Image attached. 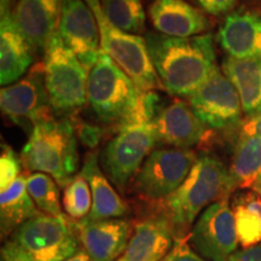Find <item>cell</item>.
Masks as SVG:
<instances>
[{"mask_svg": "<svg viewBox=\"0 0 261 261\" xmlns=\"http://www.w3.org/2000/svg\"><path fill=\"white\" fill-rule=\"evenodd\" d=\"M64 261H91V259H90V256L84 252V250H81V252L75 254L74 256H71V257H69V259L64 260Z\"/></svg>", "mask_w": 261, "mask_h": 261, "instance_id": "cell-36", "label": "cell"}, {"mask_svg": "<svg viewBox=\"0 0 261 261\" xmlns=\"http://www.w3.org/2000/svg\"><path fill=\"white\" fill-rule=\"evenodd\" d=\"M74 125L76 135L79 136L81 143L87 148L94 149L99 144L100 140L103 139L104 129L100 128L99 126L90 125V123L84 121H79L74 123Z\"/></svg>", "mask_w": 261, "mask_h": 261, "instance_id": "cell-31", "label": "cell"}, {"mask_svg": "<svg viewBox=\"0 0 261 261\" xmlns=\"http://www.w3.org/2000/svg\"><path fill=\"white\" fill-rule=\"evenodd\" d=\"M98 22L103 54L125 73L142 91L163 89L156 73L145 38L129 34L110 23L103 14L99 0H86Z\"/></svg>", "mask_w": 261, "mask_h": 261, "instance_id": "cell-6", "label": "cell"}, {"mask_svg": "<svg viewBox=\"0 0 261 261\" xmlns=\"http://www.w3.org/2000/svg\"><path fill=\"white\" fill-rule=\"evenodd\" d=\"M223 73L240 94L244 115L252 117L261 112V60H236L227 57L223 62Z\"/></svg>", "mask_w": 261, "mask_h": 261, "instance_id": "cell-22", "label": "cell"}, {"mask_svg": "<svg viewBox=\"0 0 261 261\" xmlns=\"http://www.w3.org/2000/svg\"><path fill=\"white\" fill-rule=\"evenodd\" d=\"M62 0H18L11 12L16 27L35 51H46L58 31Z\"/></svg>", "mask_w": 261, "mask_h": 261, "instance_id": "cell-16", "label": "cell"}, {"mask_svg": "<svg viewBox=\"0 0 261 261\" xmlns=\"http://www.w3.org/2000/svg\"><path fill=\"white\" fill-rule=\"evenodd\" d=\"M197 2L207 14L219 16L230 12L236 5L237 0H197Z\"/></svg>", "mask_w": 261, "mask_h": 261, "instance_id": "cell-32", "label": "cell"}, {"mask_svg": "<svg viewBox=\"0 0 261 261\" xmlns=\"http://www.w3.org/2000/svg\"><path fill=\"white\" fill-rule=\"evenodd\" d=\"M22 160L9 144H2L0 155V190L5 191L21 175Z\"/></svg>", "mask_w": 261, "mask_h": 261, "instance_id": "cell-29", "label": "cell"}, {"mask_svg": "<svg viewBox=\"0 0 261 261\" xmlns=\"http://www.w3.org/2000/svg\"><path fill=\"white\" fill-rule=\"evenodd\" d=\"M81 250L73 219L40 213L6 238L2 257L6 261H64Z\"/></svg>", "mask_w": 261, "mask_h": 261, "instance_id": "cell-4", "label": "cell"}, {"mask_svg": "<svg viewBox=\"0 0 261 261\" xmlns=\"http://www.w3.org/2000/svg\"><path fill=\"white\" fill-rule=\"evenodd\" d=\"M175 237L162 214L138 220L125 253L117 261H161L174 244Z\"/></svg>", "mask_w": 261, "mask_h": 261, "instance_id": "cell-18", "label": "cell"}, {"mask_svg": "<svg viewBox=\"0 0 261 261\" xmlns=\"http://www.w3.org/2000/svg\"><path fill=\"white\" fill-rule=\"evenodd\" d=\"M228 171L233 190H253L261 182V138L238 137Z\"/></svg>", "mask_w": 261, "mask_h": 261, "instance_id": "cell-24", "label": "cell"}, {"mask_svg": "<svg viewBox=\"0 0 261 261\" xmlns=\"http://www.w3.org/2000/svg\"><path fill=\"white\" fill-rule=\"evenodd\" d=\"M44 71L52 110L71 114L87 103L90 70L64 44L58 33L45 51Z\"/></svg>", "mask_w": 261, "mask_h": 261, "instance_id": "cell-7", "label": "cell"}, {"mask_svg": "<svg viewBox=\"0 0 261 261\" xmlns=\"http://www.w3.org/2000/svg\"><path fill=\"white\" fill-rule=\"evenodd\" d=\"M240 137H257L261 138V112L252 117H248L242 123Z\"/></svg>", "mask_w": 261, "mask_h": 261, "instance_id": "cell-33", "label": "cell"}, {"mask_svg": "<svg viewBox=\"0 0 261 261\" xmlns=\"http://www.w3.org/2000/svg\"><path fill=\"white\" fill-rule=\"evenodd\" d=\"M253 190H254V191H255V192H256V194H257V195H259V196H260V197H261V182H259V184H257V185H255V187H254V189H253Z\"/></svg>", "mask_w": 261, "mask_h": 261, "instance_id": "cell-37", "label": "cell"}, {"mask_svg": "<svg viewBox=\"0 0 261 261\" xmlns=\"http://www.w3.org/2000/svg\"><path fill=\"white\" fill-rule=\"evenodd\" d=\"M40 214L29 195L27 177L21 174L8 190L0 194V231L5 241L16 228Z\"/></svg>", "mask_w": 261, "mask_h": 261, "instance_id": "cell-23", "label": "cell"}, {"mask_svg": "<svg viewBox=\"0 0 261 261\" xmlns=\"http://www.w3.org/2000/svg\"><path fill=\"white\" fill-rule=\"evenodd\" d=\"M2 261H6V260H4V259H3V257H2Z\"/></svg>", "mask_w": 261, "mask_h": 261, "instance_id": "cell-38", "label": "cell"}, {"mask_svg": "<svg viewBox=\"0 0 261 261\" xmlns=\"http://www.w3.org/2000/svg\"><path fill=\"white\" fill-rule=\"evenodd\" d=\"M81 248L91 261H117L125 253L132 236L128 220L115 219L73 220Z\"/></svg>", "mask_w": 261, "mask_h": 261, "instance_id": "cell-14", "label": "cell"}, {"mask_svg": "<svg viewBox=\"0 0 261 261\" xmlns=\"http://www.w3.org/2000/svg\"><path fill=\"white\" fill-rule=\"evenodd\" d=\"M237 237L242 248L261 243V197L254 190L241 191L231 203Z\"/></svg>", "mask_w": 261, "mask_h": 261, "instance_id": "cell-25", "label": "cell"}, {"mask_svg": "<svg viewBox=\"0 0 261 261\" xmlns=\"http://www.w3.org/2000/svg\"><path fill=\"white\" fill-rule=\"evenodd\" d=\"M188 241L204 260H230L237 252L240 242L228 198L215 202L202 212L191 227Z\"/></svg>", "mask_w": 261, "mask_h": 261, "instance_id": "cell-10", "label": "cell"}, {"mask_svg": "<svg viewBox=\"0 0 261 261\" xmlns=\"http://www.w3.org/2000/svg\"><path fill=\"white\" fill-rule=\"evenodd\" d=\"M188 99L191 109L208 128L231 129L242 126L244 113L240 94L219 69Z\"/></svg>", "mask_w": 261, "mask_h": 261, "instance_id": "cell-11", "label": "cell"}, {"mask_svg": "<svg viewBox=\"0 0 261 261\" xmlns=\"http://www.w3.org/2000/svg\"><path fill=\"white\" fill-rule=\"evenodd\" d=\"M149 54L163 89L175 97H190L219 68L211 34L172 38L149 33Z\"/></svg>", "mask_w": 261, "mask_h": 261, "instance_id": "cell-2", "label": "cell"}, {"mask_svg": "<svg viewBox=\"0 0 261 261\" xmlns=\"http://www.w3.org/2000/svg\"><path fill=\"white\" fill-rule=\"evenodd\" d=\"M159 144L154 122L135 123L117 129L100 154L103 172L120 191H125Z\"/></svg>", "mask_w": 261, "mask_h": 261, "instance_id": "cell-8", "label": "cell"}, {"mask_svg": "<svg viewBox=\"0 0 261 261\" xmlns=\"http://www.w3.org/2000/svg\"><path fill=\"white\" fill-rule=\"evenodd\" d=\"M58 35L91 70L103 54L98 22L86 0H62Z\"/></svg>", "mask_w": 261, "mask_h": 261, "instance_id": "cell-13", "label": "cell"}, {"mask_svg": "<svg viewBox=\"0 0 261 261\" xmlns=\"http://www.w3.org/2000/svg\"><path fill=\"white\" fill-rule=\"evenodd\" d=\"M0 108L3 115L14 123L34 127L42 120L51 119L52 108L45 85L44 63H38L27 76L0 91Z\"/></svg>", "mask_w": 261, "mask_h": 261, "instance_id": "cell-12", "label": "cell"}, {"mask_svg": "<svg viewBox=\"0 0 261 261\" xmlns=\"http://www.w3.org/2000/svg\"><path fill=\"white\" fill-rule=\"evenodd\" d=\"M17 2L18 0H0V14H2V17H5V16H8V15H11V12H12L11 8L14 6L15 3H17Z\"/></svg>", "mask_w": 261, "mask_h": 261, "instance_id": "cell-35", "label": "cell"}, {"mask_svg": "<svg viewBox=\"0 0 261 261\" xmlns=\"http://www.w3.org/2000/svg\"><path fill=\"white\" fill-rule=\"evenodd\" d=\"M60 185L46 173H33L27 177L29 195L37 204L38 210L52 217H62L60 200Z\"/></svg>", "mask_w": 261, "mask_h": 261, "instance_id": "cell-27", "label": "cell"}, {"mask_svg": "<svg viewBox=\"0 0 261 261\" xmlns=\"http://www.w3.org/2000/svg\"><path fill=\"white\" fill-rule=\"evenodd\" d=\"M156 31L172 38H191L210 28L203 12L185 0H154L149 9Z\"/></svg>", "mask_w": 261, "mask_h": 261, "instance_id": "cell-19", "label": "cell"}, {"mask_svg": "<svg viewBox=\"0 0 261 261\" xmlns=\"http://www.w3.org/2000/svg\"><path fill=\"white\" fill-rule=\"evenodd\" d=\"M103 14L108 21L129 34L145 31V12L142 0H102Z\"/></svg>", "mask_w": 261, "mask_h": 261, "instance_id": "cell-26", "label": "cell"}, {"mask_svg": "<svg viewBox=\"0 0 261 261\" xmlns=\"http://www.w3.org/2000/svg\"><path fill=\"white\" fill-rule=\"evenodd\" d=\"M34 48L16 27L11 15L0 22V83L9 86L23 75L33 63Z\"/></svg>", "mask_w": 261, "mask_h": 261, "instance_id": "cell-21", "label": "cell"}, {"mask_svg": "<svg viewBox=\"0 0 261 261\" xmlns=\"http://www.w3.org/2000/svg\"><path fill=\"white\" fill-rule=\"evenodd\" d=\"M228 261H261V243L256 246L243 248L232 254Z\"/></svg>", "mask_w": 261, "mask_h": 261, "instance_id": "cell-34", "label": "cell"}, {"mask_svg": "<svg viewBox=\"0 0 261 261\" xmlns=\"http://www.w3.org/2000/svg\"><path fill=\"white\" fill-rule=\"evenodd\" d=\"M161 261H207L192 249L188 237L177 238L172 249Z\"/></svg>", "mask_w": 261, "mask_h": 261, "instance_id": "cell-30", "label": "cell"}, {"mask_svg": "<svg viewBox=\"0 0 261 261\" xmlns=\"http://www.w3.org/2000/svg\"><path fill=\"white\" fill-rule=\"evenodd\" d=\"M21 160L27 172L46 173L61 188L67 187L79 167L74 121L51 117L38 122L22 149Z\"/></svg>", "mask_w": 261, "mask_h": 261, "instance_id": "cell-5", "label": "cell"}, {"mask_svg": "<svg viewBox=\"0 0 261 261\" xmlns=\"http://www.w3.org/2000/svg\"><path fill=\"white\" fill-rule=\"evenodd\" d=\"M197 158L191 149H154L133 179L135 191L144 200L161 202L178 190Z\"/></svg>", "mask_w": 261, "mask_h": 261, "instance_id": "cell-9", "label": "cell"}, {"mask_svg": "<svg viewBox=\"0 0 261 261\" xmlns=\"http://www.w3.org/2000/svg\"><path fill=\"white\" fill-rule=\"evenodd\" d=\"M233 191L226 165L217 156L201 154L178 190L160 202V214L168 220L175 240L185 238L205 208Z\"/></svg>", "mask_w": 261, "mask_h": 261, "instance_id": "cell-3", "label": "cell"}, {"mask_svg": "<svg viewBox=\"0 0 261 261\" xmlns=\"http://www.w3.org/2000/svg\"><path fill=\"white\" fill-rule=\"evenodd\" d=\"M217 40L228 57L261 60V15L249 10L232 12L225 18Z\"/></svg>", "mask_w": 261, "mask_h": 261, "instance_id": "cell-17", "label": "cell"}, {"mask_svg": "<svg viewBox=\"0 0 261 261\" xmlns=\"http://www.w3.org/2000/svg\"><path fill=\"white\" fill-rule=\"evenodd\" d=\"M63 210L73 220H83L89 217L92 208V192L89 181L81 173L75 174L64 188Z\"/></svg>", "mask_w": 261, "mask_h": 261, "instance_id": "cell-28", "label": "cell"}, {"mask_svg": "<svg viewBox=\"0 0 261 261\" xmlns=\"http://www.w3.org/2000/svg\"><path fill=\"white\" fill-rule=\"evenodd\" d=\"M80 173L89 181L92 192V208L87 219L104 220L125 217L128 207L110 184V180L99 166L96 151H91L85 156Z\"/></svg>", "mask_w": 261, "mask_h": 261, "instance_id": "cell-20", "label": "cell"}, {"mask_svg": "<svg viewBox=\"0 0 261 261\" xmlns=\"http://www.w3.org/2000/svg\"><path fill=\"white\" fill-rule=\"evenodd\" d=\"M87 103L100 121L117 129L152 122L161 110L156 91H142L108 57L100 55L90 70Z\"/></svg>", "mask_w": 261, "mask_h": 261, "instance_id": "cell-1", "label": "cell"}, {"mask_svg": "<svg viewBox=\"0 0 261 261\" xmlns=\"http://www.w3.org/2000/svg\"><path fill=\"white\" fill-rule=\"evenodd\" d=\"M152 122L158 142L169 148L191 149L208 137V127L198 119L190 104L179 98L161 108Z\"/></svg>", "mask_w": 261, "mask_h": 261, "instance_id": "cell-15", "label": "cell"}]
</instances>
